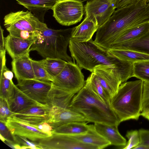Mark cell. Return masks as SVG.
I'll return each mask as SVG.
<instances>
[{"mask_svg":"<svg viewBox=\"0 0 149 149\" xmlns=\"http://www.w3.org/2000/svg\"><path fill=\"white\" fill-rule=\"evenodd\" d=\"M69 47L72 58L81 69L92 72L97 66L106 65L113 70L122 83L134 77V63L119 58L97 45L92 38L84 42L71 38Z\"/></svg>","mask_w":149,"mask_h":149,"instance_id":"1","label":"cell"},{"mask_svg":"<svg viewBox=\"0 0 149 149\" xmlns=\"http://www.w3.org/2000/svg\"><path fill=\"white\" fill-rule=\"evenodd\" d=\"M0 121L5 123L8 118L10 117L13 113L9 109L6 100L0 98Z\"/></svg>","mask_w":149,"mask_h":149,"instance_id":"36","label":"cell"},{"mask_svg":"<svg viewBox=\"0 0 149 149\" xmlns=\"http://www.w3.org/2000/svg\"><path fill=\"white\" fill-rule=\"evenodd\" d=\"M96 77L111 99L117 92L122 84L113 70L104 65L96 67L93 72Z\"/></svg>","mask_w":149,"mask_h":149,"instance_id":"15","label":"cell"},{"mask_svg":"<svg viewBox=\"0 0 149 149\" xmlns=\"http://www.w3.org/2000/svg\"><path fill=\"white\" fill-rule=\"evenodd\" d=\"M32 59L30 56L29 53L13 59L12 71L17 82L24 80L35 79Z\"/></svg>","mask_w":149,"mask_h":149,"instance_id":"19","label":"cell"},{"mask_svg":"<svg viewBox=\"0 0 149 149\" xmlns=\"http://www.w3.org/2000/svg\"><path fill=\"white\" fill-rule=\"evenodd\" d=\"M133 73L134 77L143 81H149V60L134 63Z\"/></svg>","mask_w":149,"mask_h":149,"instance_id":"32","label":"cell"},{"mask_svg":"<svg viewBox=\"0 0 149 149\" xmlns=\"http://www.w3.org/2000/svg\"><path fill=\"white\" fill-rule=\"evenodd\" d=\"M93 90L106 104L110 106L111 98L96 78L95 74L92 72L86 80Z\"/></svg>","mask_w":149,"mask_h":149,"instance_id":"31","label":"cell"},{"mask_svg":"<svg viewBox=\"0 0 149 149\" xmlns=\"http://www.w3.org/2000/svg\"><path fill=\"white\" fill-rule=\"evenodd\" d=\"M74 62H68L61 72L53 79L52 83L68 92L77 93L84 86L86 81L81 69Z\"/></svg>","mask_w":149,"mask_h":149,"instance_id":"7","label":"cell"},{"mask_svg":"<svg viewBox=\"0 0 149 149\" xmlns=\"http://www.w3.org/2000/svg\"><path fill=\"white\" fill-rule=\"evenodd\" d=\"M72 136L84 143L95 146L97 149H102L111 145L109 141L96 131L93 124L89 125V130L86 133Z\"/></svg>","mask_w":149,"mask_h":149,"instance_id":"23","label":"cell"},{"mask_svg":"<svg viewBox=\"0 0 149 149\" xmlns=\"http://www.w3.org/2000/svg\"><path fill=\"white\" fill-rule=\"evenodd\" d=\"M109 51L119 58L134 63L149 60V54L130 50L110 49Z\"/></svg>","mask_w":149,"mask_h":149,"instance_id":"29","label":"cell"},{"mask_svg":"<svg viewBox=\"0 0 149 149\" xmlns=\"http://www.w3.org/2000/svg\"><path fill=\"white\" fill-rule=\"evenodd\" d=\"M57 0H16L19 5L33 13L42 22L44 16L49 9H52Z\"/></svg>","mask_w":149,"mask_h":149,"instance_id":"20","label":"cell"},{"mask_svg":"<svg viewBox=\"0 0 149 149\" xmlns=\"http://www.w3.org/2000/svg\"><path fill=\"white\" fill-rule=\"evenodd\" d=\"M143 81L139 79L122 83L111 99L110 106L121 122L137 120L142 111Z\"/></svg>","mask_w":149,"mask_h":149,"instance_id":"4","label":"cell"},{"mask_svg":"<svg viewBox=\"0 0 149 149\" xmlns=\"http://www.w3.org/2000/svg\"><path fill=\"white\" fill-rule=\"evenodd\" d=\"M149 109V81H143L141 112Z\"/></svg>","mask_w":149,"mask_h":149,"instance_id":"38","label":"cell"},{"mask_svg":"<svg viewBox=\"0 0 149 149\" xmlns=\"http://www.w3.org/2000/svg\"><path fill=\"white\" fill-rule=\"evenodd\" d=\"M149 31V22L131 29L120 36L111 46L125 43L136 40L146 34Z\"/></svg>","mask_w":149,"mask_h":149,"instance_id":"26","label":"cell"},{"mask_svg":"<svg viewBox=\"0 0 149 149\" xmlns=\"http://www.w3.org/2000/svg\"><path fill=\"white\" fill-rule=\"evenodd\" d=\"M82 2H83L84 1H88L90 0H77Z\"/></svg>","mask_w":149,"mask_h":149,"instance_id":"45","label":"cell"},{"mask_svg":"<svg viewBox=\"0 0 149 149\" xmlns=\"http://www.w3.org/2000/svg\"><path fill=\"white\" fill-rule=\"evenodd\" d=\"M149 0H117L116 8L146 5Z\"/></svg>","mask_w":149,"mask_h":149,"instance_id":"35","label":"cell"},{"mask_svg":"<svg viewBox=\"0 0 149 149\" xmlns=\"http://www.w3.org/2000/svg\"><path fill=\"white\" fill-rule=\"evenodd\" d=\"M149 22V3L117 9L97 31L94 42L109 50L122 34L132 28Z\"/></svg>","mask_w":149,"mask_h":149,"instance_id":"2","label":"cell"},{"mask_svg":"<svg viewBox=\"0 0 149 149\" xmlns=\"http://www.w3.org/2000/svg\"><path fill=\"white\" fill-rule=\"evenodd\" d=\"M75 94L62 89L52 83L47 95V104L50 109L69 108Z\"/></svg>","mask_w":149,"mask_h":149,"instance_id":"18","label":"cell"},{"mask_svg":"<svg viewBox=\"0 0 149 149\" xmlns=\"http://www.w3.org/2000/svg\"><path fill=\"white\" fill-rule=\"evenodd\" d=\"M140 138V144L135 149H149V130L141 129L139 130Z\"/></svg>","mask_w":149,"mask_h":149,"instance_id":"37","label":"cell"},{"mask_svg":"<svg viewBox=\"0 0 149 149\" xmlns=\"http://www.w3.org/2000/svg\"><path fill=\"white\" fill-rule=\"evenodd\" d=\"M86 123L73 122L68 123L53 129L52 133H60L71 136L86 133L89 129V125Z\"/></svg>","mask_w":149,"mask_h":149,"instance_id":"27","label":"cell"},{"mask_svg":"<svg viewBox=\"0 0 149 149\" xmlns=\"http://www.w3.org/2000/svg\"><path fill=\"white\" fill-rule=\"evenodd\" d=\"M4 20L16 22L29 31L39 34L48 27L30 11L11 12L6 15Z\"/></svg>","mask_w":149,"mask_h":149,"instance_id":"13","label":"cell"},{"mask_svg":"<svg viewBox=\"0 0 149 149\" xmlns=\"http://www.w3.org/2000/svg\"><path fill=\"white\" fill-rule=\"evenodd\" d=\"M110 49L130 50L149 54V31L136 40L123 44L112 45Z\"/></svg>","mask_w":149,"mask_h":149,"instance_id":"25","label":"cell"},{"mask_svg":"<svg viewBox=\"0 0 149 149\" xmlns=\"http://www.w3.org/2000/svg\"><path fill=\"white\" fill-rule=\"evenodd\" d=\"M4 23L9 34L13 37L27 39L38 37L41 34L30 31L16 22L4 20Z\"/></svg>","mask_w":149,"mask_h":149,"instance_id":"28","label":"cell"},{"mask_svg":"<svg viewBox=\"0 0 149 149\" xmlns=\"http://www.w3.org/2000/svg\"><path fill=\"white\" fill-rule=\"evenodd\" d=\"M0 53L6 52L5 48V37L3 36V30L1 26L0 27Z\"/></svg>","mask_w":149,"mask_h":149,"instance_id":"42","label":"cell"},{"mask_svg":"<svg viewBox=\"0 0 149 149\" xmlns=\"http://www.w3.org/2000/svg\"><path fill=\"white\" fill-rule=\"evenodd\" d=\"M7 102L9 109L13 113L31 106L44 104L39 103L30 98L16 85L13 95Z\"/></svg>","mask_w":149,"mask_h":149,"instance_id":"22","label":"cell"},{"mask_svg":"<svg viewBox=\"0 0 149 149\" xmlns=\"http://www.w3.org/2000/svg\"><path fill=\"white\" fill-rule=\"evenodd\" d=\"M99 27L97 20L92 15H86L83 22L72 28L71 38L79 42L88 41L92 38Z\"/></svg>","mask_w":149,"mask_h":149,"instance_id":"17","label":"cell"},{"mask_svg":"<svg viewBox=\"0 0 149 149\" xmlns=\"http://www.w3.org/2000/svg\"><path fill=\"white\" fill-rule=\"evenodd\" d=\"M94 125L96 131L111 145L124 147L126 145V140L119 133L118 125L100 123H94Z\"/></svg>","mask_w":149,"mask_h":149,"instance_id":"21","label":"cell"},{"mask_svg":"<svg viewBox=\"0 0 149 149\" xmlns=\"http://www.w3.org/2000/svg\"><path fill=\"white\" fill-rule=\"evenodd\" d=\"M17 82L16 86L30 98L39 103L47 104L52 82L32 79Z\"/></svg>","mask_w":149,"mask_h":149,"instance_id":"9","label":"cell"},{"mask_svg":"<svg viewBox=\"0 0 149 149\" xmlns=\"http://www.w3.org/2000/svg\"><path fill=\"white\" fill-rule=\"evenodd\" d=\"M31 125L33 127L43 132L48 133L51 135L52 134L53 128L48 123L46 122L36 125Z\"/></svg>","mask_w":149,"mask_h":149,"instance_id":"41","label":"cell"},{"mask_svg":"<svg viewBox=\"0 0 149 149\" xmlns=\"http://www.w3.org/2000/svg\"><path fill=\"white\" fill-rule=\"evenodd\" d=\"M47 122L54 129L64 125L73 122H88L82 114L70 107L63 109H51Z\"/></svg>","mask_w":149,"mask_h":149,"instance_id":"14","label":"cell"},{"mask_svg":"<svg viewBox=\"0 0 149 149\" xmlns=\"http://www.w3.org/2000/svg\"><path fill=\"white\" fill-rule=\"evenodd\" d=\"M52 10L56 21L65 26L80 22L85 11L82 2L77 0H57Z\"/></svg>","mask_w":149,"mask_h":149,"instance_id":"6","label":"cell"},{"mask_svg":"<svg viewBox=\"0 0 149 149\" xmlns=\"http://www.w3.org/2000/svg\"><path fill=\"white\" fill-rule=\"evenodd\" d=\"M72 29L55 30L48 28L38 37L31 47L30 51H37L44 58H59L73 62L72 58L67 53Z\"/></svg>","mask_w":149,"mask_h":149,"instance_id":"5","label":"cell"},{"mask_svg":"<svg viewBox=\"0 0 149 149\" xmlns=\"http://www.w3.org/2000/svg\"><path fill=\"white\" fill-rule=\"evenodd\" d=\"M117 0H90L84 6L86 15H92L95 17L99 27L111 16L116 9Z\"/></svg>","mask_w":149,"mask_h":149,"instance_id":"11","label":"cell"},{"mask_svg":"<svg viewBox=\"0 0 149 149\" xmlns=\"http://www.w3.org/2000/svg\"><path fill=\"white\" fill-rule=\"evenodd\" d=\"M37 38L24 39L9 34L5 37L6 50L13 59L17 58L29 53L31 47Z\"/></svg>","mask_w":149,"mask_h":149,"instance_id":"16","label":"cell"},{"mask_svg":"<svg viewBox=\"0 0 149 149\" xmlns=\"http://www.w3.org/2000/svg\"><path fill=\"white\" fill-rule=\"evenodd\" d=\"M0 134L12 146L16 143L13 136L6 126L5 123L0 121Z\"/></svg>","mask_w":149,"mask_h":149,"instance_id":"40","label":"cell"},{"mask_svg":"<svg viewBox=\"0 0 149 149\" xmlns=\"http://www.w3.org/2000/svg\"><path fill=\"white\" fill-rule=\"evenodd\" d=\"M141 116L149 120V109L142 112L141 113Z\"/></svg>","mask_w":149,"mask_h":149,"instance_id":"43","label":"cell"},{"mask_svg":"<svg viewBox=\"0 0 149 149\" xmlns=\"http://www.w3.org/2000/svg\"><path fill=\"white\" fill-rule=\"evenodd\" d=\"M69 107L83 115L88 123L118 126L120 123L110 106L103 102L87 80L83 87L74 95Z\"/></svg>","mask_w":149,"mask_h":149,"instance_id":"3","label":"cell"},{"mask_svg":"<svg viewBox=\"0 0 149 149\" xmlns=\"http://www.w3.org/2000/svg\"><path fill=\"white\" fill-rule=\"evenodd\" d=\"M148 3H149V0L148 1Z\"/></svg>","mask_w":149,"mask_h":149,"instance_id":"46","label":"cell"},{"mask_svg":"<svg viewBox=\"0 0 149 149\" xmlns=\"http://www.w3.org/2000/svg\"><path fill=\"white\" fill-rule=\"evenodd\" d=\"M0 139L3 142H4L6 141L5 139L1 134H0Z\"/></svg>","mask_w":149,"mask_h":149,"instance_id":"44","label":"cell"},{"mask_svg":"<svg viewBox=\"0 0 149 149\" xmlns=\"http://www.w3.org/2000/svg\"><path fill=\"white\" fill-rule=\"evenodd\" d=\"M49 110L47 104L33 105L13 113L10 117L31 125H36L47 122Z\"/></svg>","mask_w":149,"mask_h":149,"instance_id":"12","label":"cell"},{"mask_svg":"<svg viewBox=\"0 0 149 149\" xmlns=\"http://www.w3.org/2000/svg\"><path fill=\"white\" fill-rule=\"evenodd\" d=\"M41 149H97L93 145L84 143L72 136L52 133L49 136L38 141Z\"/></svg>","mask_w":149,"mask_h":149,"instance_id":"8","label":"cell"},{"mask_svg":"<svg viewBox=\"0 0 149 149\" xmlns=\"http://www.w3.org/2000/svg\"><path fill=\"white\" fill-rule=\"evenodd\" d=\"M126 136L128 141L123 149H134L140 144V138L139 131L132 130L128 131L127 132Z\"/></svg>","mask_w":149,"mask_h":149,"instance_id":"34","label":"cell"},{"mask_svg":"<svg viewBox=\"0 0 149 149\" xmlns=\"http://www.w3.org/2000/svg\"><path fill=\"white\" fill-rule=\"evenodd\" d=\"M16 143L22 145L27 147V148L38 149H41L38 143L30 141L25 137L17 136H13Z\"/></svg>","mask_w":149,"mask_h":149,"instance_id":"39","label":"cell"},{"mask_svg":"<svg viewBox=\"0 0 149 149\" xmlns=\"http://www.w3.org/2000/svg\"><path fill=\"white\" fill-rule=\"evenodd\" d=\"M5 123L13 136L25 137L32 141L36 142L51 136L39 130L30 124L10 116L8 118Z\"/></svg>","mask_w":149,"mask_h":149,"instance_id":"10","label":"cell"},{"mask_svg":"<svg viewBox=\"0 0 149 149\" xmlns=\"http://www.w3.org/2000/svg\"><path fill=\"white\" fill-rule=\"evenodd\" d=\"M13 72L5 65L0 69V98L7 101L14 93L15 85L12 79Z\"/></svg>","mask_w":149,"mask_h":149,"instance_id":"24","label":"cell"},{"mask_svg":"<svg viewBox=\"0 0 149 149\" xmlns=\"http://www.w3.org/2000/svg\"><path fill=\"white\" fill-rule=\"evenodd\" d=\"M32 61L35 79L51 82L53 81L54 78L49 74L39 61L32 59Z\"/></svg>","mask_w":149,"mask_h":149,"instance_id":"33","label":"cell"},{"mask_svg":"<svg viewBox=\"0 0 149 149\" xmlns=\"http://www.w3.org/2000/svg\"><path fill=\"white\" fill-rule=\"evenodd\" d=\"M49 74L53 78L63 70L67 62L60 58H47L39 61Z\"/></svg>","mask_w":149,"mask_h":149,"instance_id":"30","label":"cell"}]
</instances>
